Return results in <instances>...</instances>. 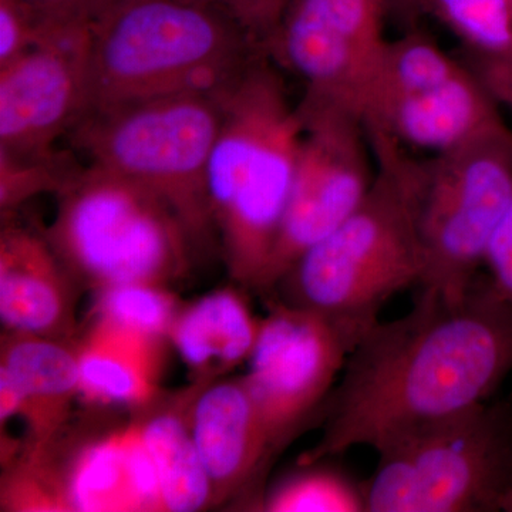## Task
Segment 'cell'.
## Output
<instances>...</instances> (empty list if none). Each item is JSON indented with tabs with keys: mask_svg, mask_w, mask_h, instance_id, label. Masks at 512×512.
Returning a JSON list of instances; mask_svg holds the SVG:
<instances>
[{
	"mask_svg": "<svg viewBox=\"0 0 512 512\" xmlns=\"http://www.w3.org/2000/svg\"><path fill=\"white\" fill-rule=\"evenodd\" d=\"M389 13L392 0H291L271 59L298 77L302 101L355 109L357 93L389 40Z\"/></svg>",
	"mask_w": 512,
	"mask_h": 512,
	"instance_id": "7c38bea8",
	"label": "cell"
},
{
	"mask_svg": "<svg viewBox=\"0 0 512 512\" xmlns=\"http://www.w3.org/2000/svg\"><path fill=\"white\" fill-rule=\"evenodd\" d=\"M92 28H43L28 52L0 67V153L50 157L89 111Z\"/></svg>",
	"mask_w": 512,
	"mask_h": 512,
	"instance_id": "4fadbf2b",
	"label": "cell"
},
{
	"mask_svg": "<svg viewBox=\"0 0 512 512\" xmlns=\"http://www.w3.org/2000/svg\"><path fill=\"white\" fill-rule=\"evenodd\" d=\"M0 373L18 390L20 419L28 429L25 454L43 450L59 439L74 397L80 394L76 343L6 330Z\"/></svg>",
	"mask_w": 512,
	"mask_h": 512,
	"instance_id": "2e32d148",
	"label": "cell"
},
{
	"mask_svg": "<svg viewBox=\"0 0 512 512\" xmlns=\"http://www.w3.org/2000/svg\"><path fill=\"white\" fill-rule=\"evenodd\" d=\"M180 305L167 286L123 284L97 291L93 318H103L138 332L168 340Z\"/></svg>",
	"mask_w": 512,
	"mask_h": 512,
	"instance_id": "7402d4cb",
	"label": "cell"
},
{
	"mask_svg": "<svg viewBox=\"0 0 512 512\" xmlns=\"http://www.w3.org/2000/svg\"><path fill=\"white\" fill-rule=\"evenodd\" d=\"M72 158L63 153L30 158L0 153V204L10 211L42 191H59L77 170Z\"/></svg>",
	"mask_w": 512,
	"mask_h": 512,
	"instance_id": "cb8c5ba5",
	"label": "cell"
},
{
	"mask_svg": "<svg viewBox=\"0 0 512 512\" xmlns=\"http://www.w3.org/2000/svg\"><path fill=\"white\" fill-rule=\"evenodd\" d=\"M265 511H365L362 490L357 491L335 473L311 471L289 478L266 497Z\"/></svg>",
	"mask_w": 512,
	"mask_h": 512,
	"instance_id": "603a6c76",
	"label": "cell"
},
{
	"mask_svg": "<svg viewBox=\"0 0 512 512\" xmlns=\"http://www.w3.org/2000/svg\"><path fill=\"white\" fill-rule=\"evenodd\" d=\"M484 265L490 271L491 284L512 303V201L495 231Z\"/></svg>",
	"mask_w": 512,
	"mask_h": 512,
	"instance_id": "83f0119b",
	"label": "cell"
},
{
	"mask_svg": "<svg viewBox=\"0 0 512 512\" xmlns=\"http://www.w3.org/2000/svg\"><path fill=\"white\" fill-rule=\"evenodd\" d=\"M198 382L192 434L220 504L258 474L271 457V443L244 377Z\"/></svg>",
	"mask_w": 512,
	"mask_h": 512,
	"instance_id": "5bb4252c",
	"label": "cell"
},
{
	"mask_svg": "<svg viewBox=\"0 0 512 512\" xmlns=\"http://www.w3.org/2000/svg\"><path fill=\"white\" fill-rule=\"evenodd\" d=\"M261 55L218 10L188 0H124L90 30L87 114L218 93Z\"/></svg>",
	"mask_w": 512,
	"mask_h": 512,
	"instance_id": "277c9868",
	"label": "cell"
},
{
	"mask_svg": "<svg viewBox=\"0 0 512 512\" xmlns=\"http://www.w3.org/2000/svg\"><path fill=\"white\" fill-rule=\"evenodd\" d=\"M376 175L365 200L306 251L275 289L284 303L369 330L390 298L419 286L416 194L423 160L370 138Z\"/></svg>",
	"mask_w": 512,
	"mask_h": 512,
	"instance_id": "3957f363",
	"label": "cell"
},
{
	"mask_svg": "<svg viewBox=\"0 0 512 512\" xmlns=\"http://www.w3.org/2000/svg\"><path fill=\"white\" fill-rule=\"evenodd\" d=\"M498 106L471 64L416 28L387 40L355 101L370 138L429 158L507 126Z\"/></svg>",
	"mask_w": 512,
	"mask_h": 512,
	"instance_id": "52a82bcc",
	"label": "cell"
},
{
	"mask_svg": "<svg viewBox=\"0 0 512 512\" xmlns=\"http://www.w3.org/2000/svg\"><path fill=\"white\" fill-rule=\"evenodd\" d=\"M511 201L508 126L423 160L416 194L423 256L419 288L446 298L466 295Z\"/></svg>",
	"mask_w": 512,
	"mask_h": 512,
	"instance_id": "9c48e42d",
	"label": "cell"
},
{
	"mask_svg": "<svg viewBox=\"0 0 512 512\" xmlns=\"http://www.w3.org/2000/svg\"><path fill=\"white\" fill-rule=\"evenodd\" d=\"M274 60L256 57L217 93L221 124L208 163L207 188L232 279L261 291L291 197L303 136Z\"/></svg>",
	"mask_w": 512,
	"mask_h": 512,
	"instance_id": "7a4b0ae2",
	"label": "cell"
},
{
	"mask_svg": "<svg viewBox=\"0 0 512 512\" xmlns=\"http://www.w3.org/2000/svg\"><path fill=\"white\" fill-rule=\"evenodd\" d=\"M303 136L291 197L261 291H275L306 251L332 234L365 200L376 161L365 124L353 107L303 103Z\"/></svg>",
	"mask_w": 512,
	"mask_h": 512,
	"instance_id": "30bf717a",
	"label": "cell"
},
{
	"mask_svg": "<svg viewBox=\"0 0 512 512\" xmlns=\"http://www.w3.org/2000/svg\"><path fill=\"white\" fill-rule=\"evenodd\" d=\"M42 33V22L26 0H0V67L28 52Z\"/></svg>",
	"mask_w": 512,
	"mask_h": 512,
	"instance_id": "484cf974",
	"label": "cell"
},
{
	"mask_svg": "<svg viewBox=\"0 0 512 512\" xmlns=\"http://www.w3.org/2000/svg\"><path fill=\"white\" fill-rule=\"evenodd\" d=\"M43 28H93L124 0H26Z\"/></svg>",
	"mask_w": 512,
	"mask_h": 512,
	"instance_id": "4316f807",
	"label": "cell"
},
{
	"mask_svg": "<svg viewBox=\"0 0 512 512\" xmlns=\"http://www.w3.org/2000/svg\"><path fill=\"white\" fill-rule=\"evenodd\" d=\"M426 13L463 42L471 60L512 63V0H427Z\"/></svg>",
	"mask_w": 512,
	"mask_h": 512,
	"instance_id": "44dd1931",
	"label": "cell"
},
{
	"mask_svg": "<svg viewBox=\"0 0 512 512\" xmlns=\"http://www.w3.org/2000/svg\"><path fill=\"white\" fill-rule=\"evenodd\" d=\"M471 67L476 70L497 103L512 110V63L473 60Z\"/></svg>",
	"mask_w": 512,
	"mask_h": 512,
	"instance_id": "f1b7e54d",
	"label": "cell"
},
{
	"mask_svg": "<svg viewBox=\"0 0 512 512\" xmlns=\"http://www.w3.org/2000/svg\"><path fill=\"white\" fill-rule=\"evenodd\" d=\"M512 372V303L488 281L460 298L423 291L402 318L377 320L330 394L311 461L370 447L377 454L491 399Z\"/></svg>",
	"mask_w": 512,
	"mask_h": 512,
	"instance_id": "6da1fadb",
	"label": "cell"
},
{
	"mask_svg": "<svg viewBox=\"0 0 512 512\" xmlns=\"http://www.w3.org/2000/svg\"><path fill=\"white\" fill-rule=\"evenodd\" d=\"M228 16L261 52L271 57L291 0H188Z\"/></svg>",
	"mask_w": 512,
	"mask_h": 512,
	"instance_id": "d4e9b609",
	"label": "cell"
},
{
	"mask_svg": "<svg viewBox=\"0 0 512 512\" xmlns=\"http://www.w3.org/2000/svg\"><path fill=\"white\" fill-rule=\"evenodd\" d=\"M392 13L414 28V22L424 13L423 0H392ZM409 28V29H410Z\"/></svg>",
	"mask_w": 512,
	"mask_h": 512,
	"instance_id": "f546056e",
	"label": "cell"
},
{
	"mask_svg": "<svg viewBox=\"0 0 512 512\" xmlns=\"http://www.w3.org/2000/svg\"><path fill=\"white\" fill-rule=\"evenodd\" d=\"M366 332L284 302L272 306L244 376L264 419L271 453L325 403Z\"/></svg>",
	"mask_w": 512,
	"mask_h": 512,
	"instance_id": "8fae6325",
	"label": "cell"
},
{
	"mask_svg": "<svg viewBox=\"0 0 512 512\" xmlns=\"http://www.w3.org/2000/svg\"><path fill=\"white\" fill-rule=\"evenodd\" d=\"M362 494L369 512L501 510L512 498V399L382 451Z\"/></svg>",
	"mask_w": 512,
	"mask_h": 512,
	"instance_id": "ba28073f",
	"label": "cell"
},
{
	"mask_svg": "<svg viewBox=\"0 0 512 512\" xmlns=\"http://www.w3.org/2000/svg\"><path fill=\"white\" fill-rule=\"evenodd\" d=\"M60 471L67 511H138L124 427L77 447Z\"/></svg>",
	"mask_w": 512,
	"mask_h": 512,
	"instance_id": "ffe728a7",
	"label": "cell"
},
{
	"mask_svg": "<svg viewBox=\"0 0 512 512\" xmlns=\"http://www.w3.org/2000/svg\"><path fill=\"white\" fill-rule=\"evenodd\" d=\"M220 124L217 93L175 94L93 111L67 137L89 164L163 198L198 242L214 227L207 171Z\"/></svg>",
	"mask_w": 512,
	"mask_h": 512,
	"instance_id": "8992f818",
	"label": "cell"
},
{
	"mask_svg": "<svg viewBox=\"0 0 512 512\" xmlns=\"http://www.w3.org/2000/svg\"><path fill=\"white\" fill-rule=\"evenodd\" d=\"M423 2H424V13H426L427 0H423Z\"/></svg>",
	"mask_w": 512,
	"mask_h": 512,
	"instance_id": "4dcf8cb0",
	"label": "cell"
},
{
	"mask_svg": "<svg viewBox=\"0 0 512 512\" xmlns=\"http://www.w3.org/2000/svg\"><path fill=\"white\" fill-rule=\"evenodd\" d=\"M136 329L103 318L76 343L80 394L90 404L140 410L160 396L164 345Z\"/></svg>",
	"mask_w": 512,
	"mask_h": 512,
	"instance_id": "e0dca14e",
	"label": "cell"
},
{
	"mask_svg": "<svg viewBox=\"0 0 512 512\" xmlns=\"http://www.w3.org/2000/svg\"><path fill=\"white\" fill-rule=\"evenodd\" d=\"M197 382L138 410L141 436L153 456L163 490L164 510L192 512L215 504L214 487L205 470L191 427V406Z\"/></svg>",
	"mask_w": 512,
	"mask_h": 512,
	"instance_id": "ac0fdd59",
	"label": "cell"
},
{
	"mask_svg": "<svg viewBox=\"0 0 512 512\" xmlns=\"http://www.w3.org/2000/svg\"><path fill=\"white\" fill-rule=\"evenodd\" d=\"M261 323L239 293L222 289L181 308L168 340L198 380H214L251 359Z\"/></svg>",
	"mask_w": 512,
	"mask_h": 512,
	"instance_id": "d6986e66",
	"label": "cell"
},
{
	"mask_svg": "<svg viewBox=\"0 0 512 512\" xmlns=\"http://www.w3.org/2000/svg\"><path fill=\"white\" fill-rule=\"evenodd\" d=\"M57 197L46 238L74 281L101 291L167 286L187 274L190 234L173 208L143 185L89 164Z\"/></svg>",
	"mask_w": 512,
	"mask_h": 512,
	"instance_id": "5b68a950",
	"label": "cell"
},
{
	"mask_svg": "<svg viewBox=\"0 0 512 512\" xmlns=\"http://www.w3.org/2000/svg\"><path fill=\"white\" fill-rule=\"evenodd\" d=\"M74 279L47 238L6 225L0 235V318L9 332L69 340Z\"/></svg>",
	"mask_w": 512,
	"mask_h": 512,
	"instance_id": "9a60e30c",
	"label": "cell"
}]
</instances>
